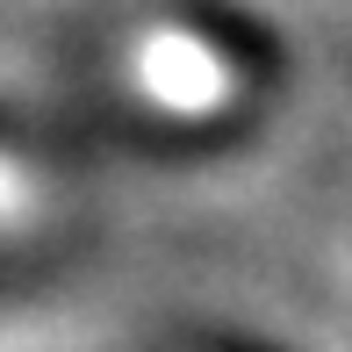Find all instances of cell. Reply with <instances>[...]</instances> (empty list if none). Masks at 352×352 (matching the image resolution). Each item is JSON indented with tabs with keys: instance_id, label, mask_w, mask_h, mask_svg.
Masks as SVG:
<instances>
[]
</instances>
